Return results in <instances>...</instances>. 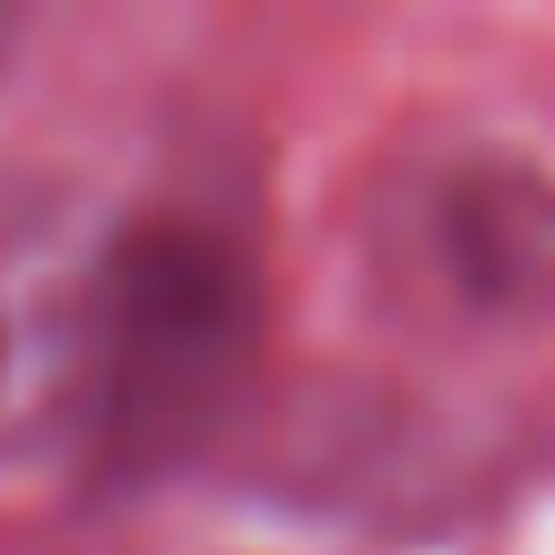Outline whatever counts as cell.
<instances>
[{
	"mask_svg": "<svg viewBox=\"0 0 555 555\" xmlns=\"http://www.w3.org/2000/svg\"><path fill=\"white\" fill-rule=\"evenodd\" d=\"M260 286L234 234L199 217H121L104 243V408L121 460L182 451L251 364Z\"/></svg>",
	"mask_w": 555,
	"mask_h": 555,
	"instance_id": "cell-1",
	"label": "cell"
},
{
	"mask_svg": "<svg viewBox=\"0 0 555 555\" xmlns=\"http://www.w3.org/2000/svg\"><path fill=\"white\" fill-rule=\"evenodd\" d=\"M104 243L69 208L0 217V460L95 442L104 408Z\"/></svg>",
	"mask_w": 555,
	"mask_h": 555,
	"instance_id": "cell-2",
	"label": "cell"
},
{
	"mask_svg": "<svg viewBox=\"0 0 555 555\" xmlns=\"http://www.w3.org/2000/svg\"><path fill=\"white\" fill-rule=\"evenodd\" d=\"M442 251H451V286L477 304H512V295H546L555 286V199L538 182L512 173H468L460 191L434 199Z\"/></svg>",
	"mask_w": 555,
	"mask_h": 555,
	"instance_id": "cell-3",
	"label": "cell"
},
{
	"mask_svg": "<svg viewBox=\"0 0 555 555\" xmlns=\"http://www.w3.org/2000/svg\"><path fill=\"white\" fill-rule=\"evenodd\" d=\"M9 43H17V17H9V9H0V61H9Z\"/></svg>",
	"mask_w": 555,
	"mask_h": 555,
	"instance_id": "cell-4",
	"label": "cell"
}]
</instances>
